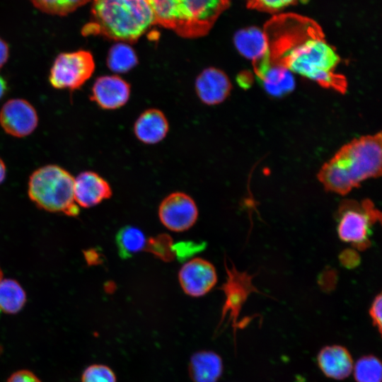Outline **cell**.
Instances as JSON below:
<instances>
[{
	"label": "cell",
	"mask_w": 382,
	"mask_h": 382,
	"mask_svg": "<svg viewBox=\"0 0 382 382\" xmlns=\"http://www.w3.org/2000/svg\"><path fill=\"white\" fill-rule=\"evenodd\" d=\"M35 7L46 13L66 16L90 0H30Z\"/></svg>",
	"instance_id": "24"
},
{
	"label": "cell",
	"mask_w": 382,
	"mask_h": 382,
	"mask_svg": "<svg viewBox=\"0 0 382 382\" xmlns=\"http://www.w3.org/2000/svg\"><path fill=\"white\" fill-rule=\"evenodd\" d=\"M6 382H41V381L34 373L24 369L13 373Z\"/></svg>",
	"instance_id": "29"
},
{
	"label": "cell",
	"mask_w": 382,
	"mask_h": 382,
	"mask_svg": "<svg viewBox=\"0 0 382 382\" xmlns=\"http://www.w3.org/2000/svg\"><path fill=\"white\" fill-rule=\"evenodd\" d=\"M158 216L169 230L180 232L194 225L198 217V209L190 196L175 192L163 199L158 208Z\"/></svg>",
	"instance_id": "9"
},
{
	"label": "cell",
	"mask_w": 382,
	"mask_h": 382,
	"mask_svg": "<svg viewBox=\"0 0 382 382\" xmlns=\"http://www.w3.org/2000/svg\"><path fill=\"white\" fill-rule=\"evenodd\" d=\"M38 116L26 100L12 98L0 110V125L6 133L15 137L28 136L36 129Z\"/></svg>",
	"instance_id": "10"
},
{
	"label": "cell",
	"mask_w": 382,
	"mask_h": 382,
	"mask_svg": "<svg viewBox=\"0 0 382 382\" xmlns=\"http://www.w3.org/2000/svg\"><path fill=\"white\" fill-rule=\"evenodd\" d=\"M95 66L89 51L80 50L60 53L50 68V83L57 89L76 90L91 77Z\"/></svg>",
	"instance_id": "7"
},
{
	"label": "cell",
	"mask_w": 382,
	"mask_h": 382,
	"mask_svg": "<svg viewBox=\"0 0 382 382\" xmlns=\"http://www.w3.org/2000/svg\"><path fill=\"white\" fill-rule=\"evenodd\" d=\"M225 267L227 279L221 289L224 293L226 299L221 311L220 324L228 318L235 332L236 329L240 328L238 319L243 304L250 294L259 291L253 283V275L246 272H239L233 264L230 267L226 262Z\"/></svg>",
	"instance_id": "8"
},
{
	"label": "cell",
	"mask_w": 382,
	"mask_h": 382,
	"mask_svg": "<svg viewBox=\"0 0 382 382\" xmlns=\"http://www.w3.org/2000/svg\"><path fill=\"white\" fill-rule=\"evenodd\" d=\"M3 272H2V270H1V268L0 267V281L3 279Z\"/></svg>",
	"instance_id": "33"
},
{
	"label": "cell",
	"mask_w": 382,
	"mask_h": 382,
	"mask_svg": "<svg viewBox=\"0 0 382 382\" xmlns=\"http://www.w3.org/2000/svg\"><path fill=\"white\" fill-rule=\"evenodd\" d=\"M381 132L354 139L325 163L318 173L324 188L346 195L364 180L381 175Z\"/></svg>",
	"instance_id": "2"
},
{
	"label": "cell",
	"mask_w": 382,
	"mask_h": 382,
	"mask_svg": "<svg viewBox=\"0 0 382 382\" xmlns=\"http://www.w3.org/2000/svg\"><path fill=\"white\" fill-rule=\"evenodd\" d=\"M116 245L121 258L132 257L145 249L146 239L144 233L137 227L127 225L122 227L116 234Z\"/></svg>",
	"instance_id": "21"
},
{
	"label": "cell",
	"mask_w": 382,
	"mask_h": 382,
	"mask_svg": "<svg viewBox=\"0 0 382 382\" xmlns=\"http://www.w3.org/2000/svg\"><path fill=\"white\" fill-rule=\"evenodd\" d=\"M8 91L7 82L5 79L0 75V100L5 96Z\"/></svg>",
	"instance_id": "31"
},
{
	"label": "cell",
	"mask_w": 382,
	"mask_h": 382,
	"mask_svg": "<svg viewBox=\"0 0 382 382\" xmlns=\"http://www.w3.org/2000/svg\"><path fill=\"white\" fill-rule=\"evenodd\" d=\"M81 382H116V377L108 366L92 364L83 371Z\"/></svg>",
	"instance_id": "26"
},
{
	"label": "cell",
	"mask_w": 382,
	"mask_h": 382,
	"mask_svg": "<svg viewBox=\"0 0 382 382\" xmlns=\"http://www.w3.org/2000/svg\"><path fill=\"white\" fill-rule=\"evenodd\" d=\"M231 88V83L226 73L215 67L204 69L195 80L196 93L200 100L208 105L224 101Z\"/></svg>",
	"instance_id": "13"
},
{
	"label": "cell",
	"mask_w": 382,
	"mask_h": 382,
	"mask_svg": "<svg viewBox=\"0 0 382 382\" xmlns=\"http://www.w3.org/2000/svg\"><path fill=\"white\" fill-rule=\"evenodd\" d=\"M9 57V47L6 41L0 37V69L8 61Z\"/></svg>",
	"instance_id": "30"
},
{
	"label": "cell",
	"mask_w": 382,
	"mask_h": 382,
	"mask_svg": "<svg viewBox=\"0 0 382 382\" xmlns=\"http://www.w3.org/2000/svg\"><path fill=\"white\" fill-rule=\"evenodd\" d=\"M169 129L165 115L158 109L143 112L134 125L137 138L146 144H155L163 139Z\"/></svg>",
	"instance_id": "16"
},
{
	"label": "cell",
	"mask_w": 382,
	"mask_h": 382,
	"mask_svg": "<svg viewBox=\"0 0 382 382\" xmlns=\"http://www.w3.org/2000/svg\"><path fill=\"white\" fill-rule=\"evenodd\" d=\"M255 73L265 90L273 96H283L295 87L292 72L284 66L267 65Z\"/></svg>",
	"instance_id": "19"
},
{
	"label": "cell",
	"mask_w": 382,
	"mask_h": 382,
	"mask_svg": "<svg viewBox=\"0 0 382 382\" xmlns=\"http://www.w3.org/2000/svg\"><path fill=\"white\" fill-rule=\"evenodd\" d=\"M381 305H382V296L379 293L374 299L370 309L369 315L371 318L374 325H375L380 334H381Z\"/></svg>",
	"instance_id": "28"
},
{
	"label": "cell",
	"mask_w": 382,
	"mask_h": 382,
	"mask_svg": "<svg viewBox=\"0 0 382 382\" xmlns=\"http://www.w3.org/2000/svg\"><path fill=\"white\" fill-rule=\"evenodd\" d=\"M144 250L166 262H170L175 257L173 240L167 234H160L146 241Z\"/></svg>",
	"instance_id": "25"
},
{
	"label": "cell",
	"mask_w": 382,
	"mask_h": 382,
	"mask_svg": "<svg viewBox=\"0 0 382 382\" xmlns=\"http://www.w3.org/2000/svg\"><path fill=\"white\" fill-rule=\"evenodd\" d=\"M26 293L15 279L0 281V311L7 314L18 313L26 303Z\"/></svg>",
	"instance_id": "20"
},
{
	"label": "cell",
	"mask_w": 382,
	"mask_h": 382,
	"mask_svg": "<svg viewBox=\"0 0 382 382\" xmlns=\"http://www.w3.org/2000/svg\"><path fill=\"white\" fill-rule=\"evenodd\" d=\"M381 214L370 200L342 202L337 213V231L344 242L360 250L371 245V229L381 222Z\"/></svg>",
	"instance_id": "6"
},
{
	"label": "cell",
	"mask_w": 382,
	"mask_h": 382,
	"mask_svg": "<svg viewBox=\"0 0 382 382\" xmlns=\"http://www.w3.org/2000/svg\"><path fill=\"white\" fill-rule=\"evenodd\" d=\"M178 279L184 292L192 297L205 295L217 282L214 265L199 257L193 258L183 265L178 273Z\"/></svg>",
	"instance_id": "11"
},
{
	"label": "cell",
	"mask_w": 382,
	"mask_h": 382,
	"mask_svg": "<svg viewBox=\"0 0 382 382\" xmlns=\"http://www.w3.org/2000/svg\"><path fill=\"white\" fill-rule=\"evenodd\" d=\"M74 178L63 168L49 164L30 175L28 194L36 206L47 212L76 216L79 213L74 199Z\"/></svg>",
	"instance_id": "5"
},
{
	"label": "cell",
	"mask_w": 382,
	"mask_h": 382,
	"mask_svg": "<svg viewBox=\"0 0 382 382\" xmlns=\"http://www.w3.org/2000/svg\"><path fill=\"white\" fill-rule=\"evenodd\" d=\"M318 363L326 376L336 380L348 377L353 368L349 352L340 345L323 347L318 355Z\"/></svg>",
	"instance_id": "15"
},
{
	"label": "cell",
	"mask_w": 382,
	"mask_h": 382,
	"mask_svg": "<svg viewBox=\"0 0 382 382\" xmlns=\"http://www.w3.org/2000/svg\"><path fill=\"white\" fill-rule=\"evenodd\" d=\"M6 175V168L4 162L0 158V184H1L5 178Z\"/></svg>",
	"instance_id": "32"
},
{
	"label": "cell",
	"mask_w": 382,
	"mask_h": 382,
	"mask_svg": "<svg viewBox=\"0 0 382 382\" xmlns=\"http://www.w3.org/2000/svg\"><path fill=\"white\" fill-rule=\"evenodd\" d=\"M130 92V85L121 77L102 76L96 79L90 98L102 109L115 110L127 103Z\"/></svg>",
	"instance_id": "12"
},
{
	"label": "cell",
	"mask_w": 382,
	"mask_h": 382,
	"mask_svg": "<svg viewBox=\"0 0 382 382\" xmlns=\"http://www.w3.org/2000/svg\"><path fill=\"white\" fill-rule=\"evenodd\" d=\"M91 14L83 35H101L120 42H135L156 25L149 0H93Z\"/></svg>",
	"instance_id": "3"
},
{
	"label": "cell",
	"mask_w": 382,
	"mask_h": 382,
	"mask_svg": "<svg viewBox=\"0 0 382 382\" xmlns=\"http://www.w3.org/2000/svg\"><path fill=\"white\" fill-rule=\"evenodd\" d=\"M149 1L156 25L185 38L206 35L231 4V0Z\"/></svg>",
	"instance_id": "4"
},
{
	"label": "cell",
	"mask_w": 382,
	"mask_h": 382,
	"mask_svg": "<svg viewBox=\"0 0 382 382\" xmlns=\"http://www.w3.org/2000/svg\"><path fill=\"white\" fill-rule=\"evenodd\" d=\"M223 371L221 357L212 351H199L190 358V376L193 382H217Z\"/></svg>",
	"instance_id": "18"
},
{
	"label": "cell",
	"mask_w": 382,
	"mask_h": 382,
	"mask_svg": "<svg viewBox=\"0 0 382 382\" xmlns=\"http://www.w3.org/2000/svg\"><path fill=\"white\" fill-rule=\"evenodd\" d=\"M233 42L238 52L255 65L264 59L267 54L268 45L263 30L251 26L235 33Z\"/></svg>",
	"instance_id": "17"
},
{
	"label": "cell",
	"mask_w": 382,
	"mask_h": 382,
	"mask_svg": "<svg viewBox=\"0 0 382 382\" xmlns=\"http://www.w3.org/2000/svg\"><path fill=\"white\" fill-rule=\"evenodd\" d=\"M108 67L115 73H126L138 64L135 51L127 43L118 42L112 45L107 56Z\"/></svg>",
	"instance_id": "22"
},
{
	"label": "cell",
	"mask_w": 382,
	"mask_h": 382,
	"mask_svg": "<svg viewBox=\"0 0 382 382\" xmlns=\"http://www.w3.org/2000/svg\"><path fill=\"white\" fill-rule=\"evenodd\" d=\"M74 199L79 207L89 208L112 196L109 183L98 173L83 171L74 178Z\"/></svg>",
	"instance_id": "14"
},
{
	"label": "cell",
	"mask_w": 382,
	"mask_h": 382,
	"mask_svg": "<svg viewBox=\"0 0 382 382\" xmlns=\"http://www.w3.org/2000/svg\"><path fill=\"white\" fill-rule=\"evenodd\" d=\"M306 1L307 0H246L248 8L272 13Z\"/></svg>",
	"instance_id": "27"
},
{
	"label": "cell",
	"mask_w": 382,
	"mask_h": 382,
	"mask_svg": "<svg viewBox=\"0 0 382 382\" xmlns=\"http://www.w3.org/2000/svg\"><path fill=\"white\" fill-rule=\"evenodd\" d=\"M263 31L268 50L256 70L279 65L322 87L346 91L345 76L336 72L340 58L315 21L295 13L276 15Z\"/></svg>",
	"instance_id": "1"
},
{
	"label": "cell",
	"mask_w": 382,
	"mask_h": 382,
	"mask_svg": "<svg viewBox=\"0 0 382 382\" xmlns=\"http://www.w3.org/2000/svg\"><path fill=\"white\" fill-rule=\"evenodd\" d=\"M381 363L373 355L361 357L355 364L354 378L357 382H381Z\"/></svg>",
	"instance_id": "23"
}]
</instances>
